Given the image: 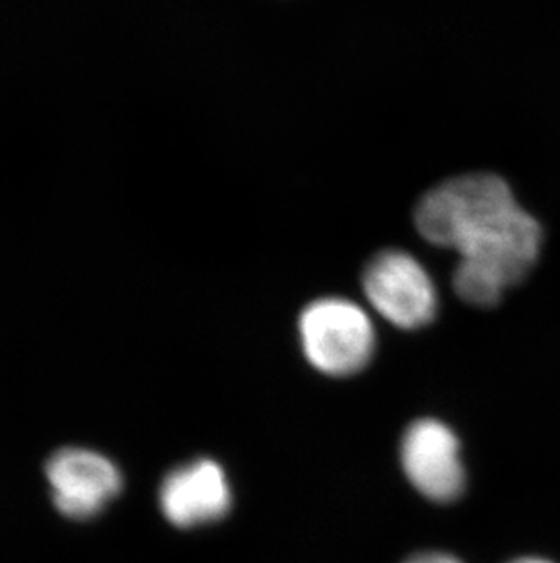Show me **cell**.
Returning <instances> with one entry per match:
<instances>
[{"label":"cell","mask_w":560,"mask_h":563,"mask_svg":"<svg viewBox=\"0 0 560 563\" xmlns=\"http://www.w3.org/2000/svg\"><path fill=\"white\" fill-rule=\"evenodd\" d=\"M402 563H464L459 556L446 553V551H423V553L412 554L410 559Z\"/></svg>","instance_id":"cell-7"},{"label":"cell","mask_w":560,"mask_h":563,"mask_svg":"<svg viewBox=\"0 0 560 563\" xmlns=\"http://www.w3.org/2000/svg\"><path fill=\"white\" fill-rule=\"evenodd\" d=\"M299 340L306 362L323 376L354 377L377 351L373 321L359 305L344 298H323L299 316Z\"/></svg>","instance_id":"cell-2"},{"label":"cell","mask_w":560,"mask_h":563,"mask_svg":"<svg viewBox=\"0 0 560 563\" xmlns=\"http://www.w3.org/2000/svg\"><path fill=\"white\" fill-rule=\"evenodd\" d=\"M509 563H556L551 560L542 559V556H520V559L512 560Z\"/></svg>","instance_id":"cell-8"},{"label":"cell","mask_w":560,"mask_h":563,"mask_svg":"<svg viewBox=\"0 0 560 563\" xmlns=\"http://www.w3.org/2000/svg\"><path fill=\"white\" fill-rule=\"evenodd\" d=\"M362 288L371 307L396 329H423L439 310L434 279L406 252L382 251L373 255L362 272Z\"/></svg>","instance_id":"cell-4"},{"label":"cell","mask_w":560,"mask_h":563,"mask_svg":"<svg viewBox=\"0 0 560 563\" xmlns=\"http://www.w3.org/2000/svg\"><path fill=\"white\" fill-rule=\"evenodd\" d=\"M157 501L169 526L182 531L201 529L232 512V482L226 468L213 457H193L166 474Z\"/></svg>","instance_id":"cell-6"},{"label":"cell","mask_w":560,"mask_h":563,"mask_svg":"<svg viewBox=\"0 0 560 563\" xmlns=\"http://www.w3.org/2000/svg\"><path fill=\"white\" fill-rule=\"evenodd\" d=\"M415 224L424 240L459 252L455 292L481 309L501 303L526 279L545 240L539 221L493 174L453 177L429 190L418 201Z\"/></svg>","instance_id":"cell-1"},{"label":"cell","mask_w":560,"mask_h":563,"mask_svg":"<svg viewBox=\"0 0 560 563\" xmlns=\"http://www.w3.org/2000/svg\"><path fill=\"white\" fill-rule=\"evenodd\" d=\"M55 509L74 521H90L121 496L124 476L113 460L85 446H64L46 463Z\"/></svg>","instance_id":"cell-5"},{"label":"cell","mask_w":560,"mask_h":563,"mask_svg":"<svg viewBox=\"0 0 560 563\" xmlns=\"http://www.w3.org/2000/svg\"><path fill=\"white\" fill-rule=\"evenodd\" d=\"M399 462L407 484L434 504L462 498L468 487L462 443L457 432L437 418H418L402 432Z\"/></svg>","instance_id":"cell-3"}]
</instances>
